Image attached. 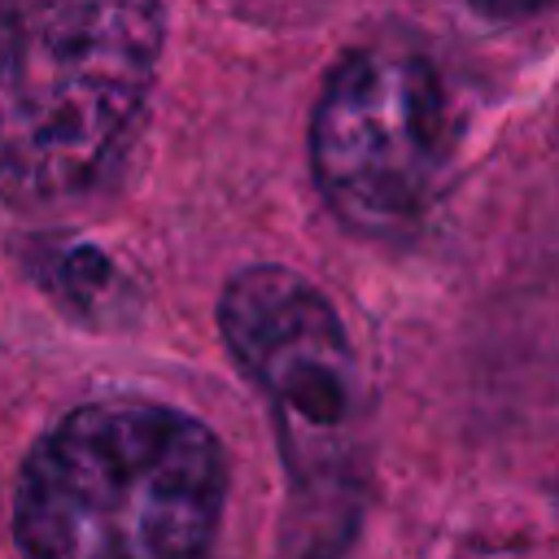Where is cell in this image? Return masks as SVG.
<instances>
[{"label":"cell","mask_w":559,"mask_h":559,"mask_svg":"<svg viewBox=\"0 0 559 559\" xmlns=\"http://www.w3.org/2000/svg\"><path fill=\"white\" fill-rule=\"evenodd\" d=\"M227 507V454L197 415L105 397L66 411L13 489L22 559H210Z\"/></svg>","instance_id":"cell-1"},{"label":"cell","mask_w":559,"mask_h":559,"mask_svg":"<svg viewBox=\"0 0 559 559\" xmlns=\"http://www.w3.org/2000/svg\"><path fill=\"white\" fill-rule=\"evenodd\" d=\"M162 0H0V201L87 197L157 87Z\"/></svg>","instance_id":"cell-2"},{"label":"cell","mask_w":559,"mask_h":559,"mask_svg":"<svg viewBox=\"0 0 559 559\" xmlns=\"http://www.w3.org/2000/svg\"><path fill=\"white\" fill-rule=\"evenodd\" d=\"M454 162L441 74L406 48H354L310 109V175L358 236H406L437 205Z\"/></svg>","instance_id":"cell-3"},{"label":"cell","mask_w":559,"mask_h":559,"mask_svg":"<svg viewBox=\"0 0 559 559\" xmlns=\"http://www.w3.org/2000/svg\"><path fill=\"white\" fill-rule=\"evenodd\" d=\"M223 345L271 402L293 467L336 454L362 406V376L336 306L297 271L240 266L218 297Z\"/></svg>","instance_id":"cell-4"},{"label":"cell","mask_w":559,"mask_h":559,"mask_svg":"<svg viewBox=\"0 0 559 559\" xmlns=\"http://www.w3.org/2000/svg\"><path fill=\"white\" fill-rule=\"evenodd\" d=\"M480 17H493V22H520V17H528V13H537V9H546V4H555V0H467Z\"/></svg>","instance_id":"cell-5"}]
</instances>
